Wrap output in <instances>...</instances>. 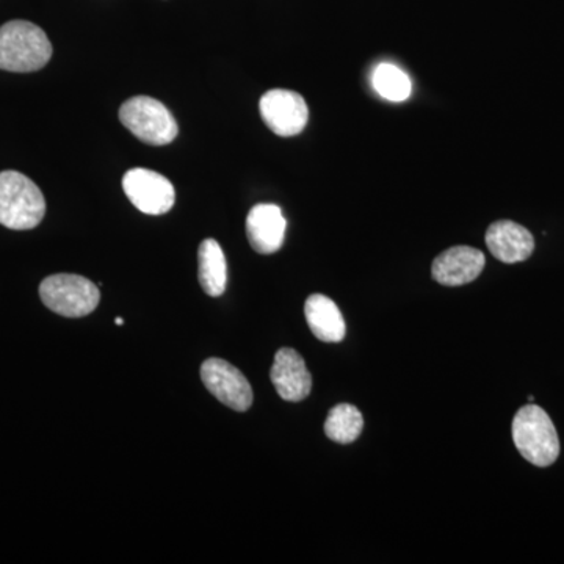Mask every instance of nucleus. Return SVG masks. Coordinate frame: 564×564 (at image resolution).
I'll return each mask as SVG.
<instances>
[{"label":"nucleus","instance_id":"obj_1","mask_svg":"<svg viewBox=\"0 0 564 564\" xmlns=\"http://www.w3.org/2000/svg\"><path fill=\"white\" fill-rule=\"evenodd\" d=\"M51 57V41L39 25L10 21L0 28V69L33 73L43 69Z\"/></svg>","mask_w":564,"mask_h":564},{"label":"nucleus","instance_id":"obj_2","mask_svg":"<svg viewBox=\"0 0 564 564\" xmlns=\"http://www.w3.org/2000/svg\"><path fill=\"white\" fill-rule=\"evenodd\" d=\"M46 214L39 185L18 172L0 173V225L13 231L36 228Z\"/></svg>","mask_w":564,"mask_h":564},{"label":"nucleus","instance_id":"obj_3","mask_svg":"<svg viewBox=\"0 0 564 564\" xmlns=\"http://www.w3.org/2000/svg\"><path fill=\"white\" fill-rule=\"evenodd\" d=\"M513 441L519 454L534 466H552L558 458L560 440L554 422L536 404H525L514 415Z\"/></svg>","mask_w":564,"mask_h":564},{"label":"nucleus","instance_id":"obj_4","mask_svg":"<svg viewBox=\"0 0 564 564\" xmlns=\"http://www.w3.org/2000/svg\"><path fill=\"white\" fill-rule=\"evenodd\" d=\"M41 302L62 317L90 315L101 302L98 285L79 274H52L40 285Z\"/></svg>","mask_w":564,"mask_h":564},{"label":"nucleus","instance_id":"obj_5","mask_svg":"<svg viewBox=\"0 0 564 564\" xmlns=\"http://www.w3.org/2000/svg\"><path fill=\"white\" fill-rule=\"evenodd\" d=\"M120 121L137 139L152 147L172 143L180 132L172 111L150 96H135L122 104Z\"/></svg>","mask_w":564,"mask_h":564},{"label":"nucleus","instance_id":"obj_6","mask_svg":"<svg viewBox=\"0 0 564 564\" xmlns=\"http://www.w3.org/2000/svg\"><path fill=\"white\" fill-rule=\"evenodd\" d=\"M122 188L129 202L147 215L166 214L176 203L172 182L151 170H129L122 177Z\"/></svg>","mask_w":564,"mask_h":564},{"label":"nucleus","instance_id":"obj_7","mask_svg":"<svg viewBox=\"0 0 564 564\" xmlns=\"http://www.w3.org/2000/svg\"><path fill=\"white\" fill-rule=\"evenodd\" d=\"M203 383L207 391L225 406L245 413L252 404L250 381L232 364L220 358H210L202 366Z\"/></svg>","mask_w":564,"mask_h":564},{"label":"nucleus","instance_id":"obj_8","mask_svg":"<svg viewBox=\"0 0 564 564\" xmlns=\"http://www.w3.org/2000/svg\"><path fill=\"white\" fill-rule=\"evenodd\" d=\"M259 110L267 128L280 137L299 135L310 120V110L303 96L281 88L267 91L259 102Z\"/></svg>","mask_w":564,"mask_h":564},{"label":"nucleus","instance_id":"obj_9","mask_svg":"<svg viewBox=\"0 0 564 564\" xmlns=\"http://www.w3.org/2000/svg\"><path fill=\"white\" fill-rule=\"evenodd\" d=\"M272 383L285 402H302L313 389V377L303 356L293 348H281L274 356Z\"/></svg>","mask_w":564,"mask_h":564},{"label":"nucleus","instance_id":"obj_10","mask_svg":"<svg viewBox=\"0 0 564 564\" xmlns=\"http://www.w3.org/2000/svg\"><path fill=\"white\" fill-rule=\"evenodd\" d=\"M485 263V254L477 248L454 247L434 259L433 280L448 288L469 284L484 272Z\"/></svg>","mask_w":564,"mask_h":564},{"label":"nucleus","instance_id":"obj_11","mask_svg":"<svg viewBox=\"0 0 564 564\" xmlns=\"http://www.w3.org/2000/svg\"><path fill=\"white\" fill-rule=\"evenodd\" d=\"M288 221L276 204H258L247 217V236L252 250L259 254L280 251L285 239Z\"/></svg>","mask_w":564,"mask_h":564},{"label":"nucleus","instance_id":"obj_12","mask_svg":"<svg viewBox=\"0 0 564 564\" xmlns=\"http://www.w3.org/2000/svg\"><path fill=\"white\" fill-rule=\"evenodd\" d=\"M486 245L494 258L503 263L524 262L534 251L532 232L511 220L492 223L486 231Z\"/></svg>","mask_w":564,"mask_h":564},{"label":"nucleus","instance_id":"obj_13","mask_svg":"<svg viewBox=\"0 0 564 564\" xmlns=\"http://www.w3.org/2000/svg\"><path fill=\"white\" fill-rule=\"evenodd\" d=\"M304 315L311 332L322 343H343L347 326L337 304L322 293H314L304 304Z\"/></svg>","mask_w":564,"mask_h":564},{"label":"nucleus","instance_id":"obj_14","mask_svg":"<svg viewBox=\"0 0 564 564\" xmlns=\"http://www.w3.org/2000/svg\"><path fill=\"white\" fill-rule=\"evenodd\" d=\"M198 280L209 296H220L228 284V265L220 243L206 239L198 250Z\"/></svg>","mask_w":564,"mask_h":564},{"label":"nucleus","instance_id":"obj_15","mask_svg":"<svg viewBox=\"0 0 564 564\" xmlns=\"http://www.w3.org/2000/svg\"><path fill=\"white\" fill-rule=\"evenodd\" d=\"M364 417L361 411L352 404L340 403L329 411L325 421V433L329 440L339 444H351L361 436Z\"/></svg>","mask_w":564,"mask_h":564},{"label":"nucleus","instance_id":"obj_16","mask_svg":"<svg viewBox=\"0 0 564 564\" xmlns=\"http://www.w3.org/2000/svg\"><path fill=\"white\" fill-rule=\"evenodd\" d=\"M372 82L378 95L392 102L406 101L413 91L408 74L391 63L378 65L373 70Z\"/></svg>","mask_w":564,"mask_h":564},{"label":"nucleus","instance_id":"obj_17","mask_svg":"<svg viewBox=\"0 0 564 564\" xmlns=\"http://www.w3.org/2000/svg\"><path fill=\"white\" fill-rule=\"evenodd\" d=\"M115 323H117L118 326H121L122 323H124V321H122L121 317H117V321H115Z\"/></svg>","mask_w":564,"mask_h":564},{"label":"nucleus","instance_id":"obj_18","mask_svg":"<svg viewBox=\"0 0 564 564\" xmlns=\"http://www.w3.org/2000/svg\"><path fill=\"white\" fill-rule=\"evenodd\" d=\"M529 402H530V403H533V402H534V397H533V395H530V397H529Z\"/></svg>","mask_w":564,"mask_h":564}]
</instances>
